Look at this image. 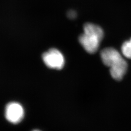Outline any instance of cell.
I'll return each instance as SVG.
<instances>
[{
  "label": "cell",
  "instance_id": "obj_1",
  "mask_svg": "<svg viewBox=\"0 0 131 131\" xmlns=\"http://www.w3.org/2000/svg\"><path fill=\"white\" fill-rule=\"evenodd\" d=\"M103 37L104 32L100 26L86 23L84 25V33L79 36V41L86 51L94 54L99 48Z\"/></svg>",
  "mask_w": 131,
  "mask_h": 131
},
{
  "label": "cell",
  "instance_id": "obj_2",
  "mask_svg": "<svg viewBox=\"0 0 131 131\" xmlns=\"http://www.w3.org/2000/svg\"><path fill=\"white\" fill-rule=\"evenodd\" d=\"M42 59L45 64L51 69H61L65 63L63 54L59 50L54 48L43 53Z\"/></svg>",
  "mask_w": 131,
  "mask_h": 131
},
{
  "label": "cell",
  "instance_id": "obj_3",
  "mask_svg": "<svg viewBox=\"0 0 131 131\" xmlns=\"http://www.w3.org/2000/svg\"><path fill=\"white\" fill-rule=\"evenodd\" d=\"M6 119L13 124H17L21 122L24 116V110L23 106L18 102H10L5 109Z\"/></svg>",
  "mask_w": 131,
  "mask_h": 131
},
{
  "label": "cell",
  "instance_id": "obj_4",
  "mask_svg": "<svg viewBox=\"0 0 131 131\" xmlns=\"http://www.w3.org/2000/svg\"><path fill=\"white\" fill-rule=\"evenodd\" d=\"M101 58L104 64L109 68L116 65L124 59L120 53L113 48H106L102 50Z\"/></svg>",
  "mask_w": 131,
  "mask_h": 131
},
{
  "label": "cell",
  "instance_id": "obj_5",
  "mask_svg": "<svg viewBox=\"0 0 131 131\" xmlns=\"http://www.w3.org/2000/svg\"><path fill=\"white\" fill-rule=\"evenodd\" d=\"M127 70V63L124 59L117 64L110 68V73L113 78L117 81L122 80Z\"/></svg>",
  "mask_w": 131,
  "mask_h": 131
},
{
  "label": "cell",
  "instance_id": "obj_6",
  "mask_svg": "<svg viewBox=\"0 0 131 131\" xmlns=\"http://www.w3.org/2000/svg\"><path fill=\"white\" fill-rule=\"evenodd\" d=\"M121 51L123 55L126 58L131 59V38L122 44Z\"/></svg>",
  "mask_w": 131,
  "mask_h": 131
},
{
  "label": "cell",
  "instance_id": "obj_7",
  "mask_svg": "<svg viewBox=\"0 0 131 131\" xmlns=\"http://www.w3.org/2000/svg\"><path fill=\"white\" fill-rule=\"evenodd\" d=\"M76 15H77V14L74 11H73V10L70 11L68 13V16L69 18H75Z\"/></svg>",
  "mask_w": 131,
  "mask_h": 131
},
{
  "label": "cell",
  "instance_id": "obj_8",
  "mask_svg": "<svg viewBox=\"0 0 131 131\" xmlns=\"http://www.w3.org/2000/svg\"><path fill=\"white\" fill-rule=\"evenodd\" d=\"M32 131H40V130H38V129H35V130H33Z\"/></svg>",
  "mask_w": 131,
  "mask_h": 131
}]
</instances>
